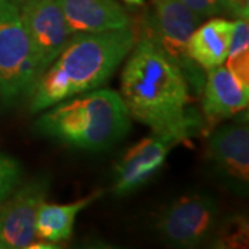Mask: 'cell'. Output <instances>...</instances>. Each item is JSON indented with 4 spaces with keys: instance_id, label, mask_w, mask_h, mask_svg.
<instances>
[{
    "instance_id": "cell-1",
    "label": "cell",
    "mask_w": 249,
    "mask_h": 249,
    "mask_svg": "<svg viewBox=\"0 0 249 249\" xmlns=\"http://www.w3.org/2000/svg\"><path fill=\"white\" fill-rule=\"evenodd\" d=\"M121 89L129 115L172 145L199 130L201 116L191 107L184 73L150 37L137 35Z\"/></svg>"
},
{
    "instance_id": "cell-2",
    "label": "cell",
    "mask_w": 249,
    "mask_h": 249,
    "mask_svg": "<svg viewBox=\"0 0 249 249\" xmlns=\"http://www.w3.org/2000/svg\"><path fill=\"white\" fill-rule=\"evenodd\" d=\"M137 39L136 29L78 34L40 73L31 90L29 111L36 114L76 94L97 89L130 53Z\"/></svg>"
},
{
    "instance_id": "cell-3",
    "label": "cell",
    "mask_w": 249,
    "mask_h": 249,
    "mask_svg": "<svg viewBox=\"0 0 249 249\" xmlns=\"http://www.w3.org/2000/svg\"><path fill=\"white\" fill-rule=\"evenodd\" d=\"M129 129L130 115L122 96L108 89L61 101L35 124L37 133L88 151L107 150L124 137Z\"/></svg>"
},
{
    "instance_id": "cell-4",
    "label": "cell",
    "mask_w": 249,
    "mask_h": 249,
    "mask_svg": "<svg viewBox=\"0 0 249 249\" xmlns=\"http://www.w3.org/2000/svg\"><path fill=\"white\" fill-rule=\"evenodd\" d=\"M42 70L17 3L0 0V100L13 107L29 97Z\"/></svg>"
},
{
    "instance_id": "cell-5",
    "label": "cell",
    "mask_w": 249,
    "mask_h": 249,
    "mask_svg": "<svg viewBox=\"0 0 249 249\" xmlns=\"http://www.w3.org/2000/svg\"><path fill=\"white\" fill-rule=\"evenodd\" d=\"M202 22V17L180 0H152V9L142 13L136 22V34L150 37L183 71L190 89L201 94L204 73L187 54L191 34Z\"/></svg>"
},
{
    "instance_id": "cell-6",
    "label": "cell",
    "mask_w": 249,
    "mask_h": 249,
    "mask_svg": "<svg viewBox=\"0 0 249 249\" xmlns=\"http://www.w3.org/2000/svg\"><path fill=\"white\" fill-rule=\"evenodd\" d=\"M219 206L206 194L180 196L160 211L157 231L169 245L193 248L204 244L217 227Z\"/></svg>"
},
{
    "instance_id": "cell-7",
    "label": "cell",
    "mask_w": 249,
    "mask_h": 249,
    "mask_svg": "<svg viewBox=\"0 0 249 249\" xmlns=\"http://www.w3.org/2000/svg\"><path fill=\"white\" fill-rule=\"evenodd\" d=\"M50 180L45 175L35 176L18 188L0 209L1 249L28 248L36 240V216L45 202Z\"/></svg>"
},
{
    "instance_id": "cell-8",
    "label": "cell",
    "mask_w": 249,
    "mask_h": 249,
    "mask_svg": "<svg viewBox=\"0 0 249 249\" xmlns=\"http://www.w3.org/2000/svg\"><path fill=\"white\" fill-rule=\"evenodd\" d=\"M206 158L216 175L232 190L244 193L249 181L248 116L219 126L206 142Z\"/></svg>"
},
{
    "instance_id": "cell-9",
    "label": "cell",
    "mask_w": 249,
    "mask_h": 249,
    "mask_svg": "<svg viewBox=\"0 0 249 249\" xmlns=\"http://www.w3.org/2000/svg\"><path fill=\"white\" fill-rule=\"evenodd\" d=\"M21 18L42 72L61 53L72 37V29L55 0H27Z\"/></svg>"
},
{
    "instance_id": "cell-10",
    "label": "cell",
    "mask_w": 249,
    "mask_h": 249,
    "mask_svg": "<svg viewBox=\"0 0 249 249\" xmlns=\"http://www.w3.org/2000/svg\"><path fill=\"white\" fill-rule=\"evenodd\" d=\"M170 147L169 142L155 134L134 144L116 165L112 191L127 196L147 184L165 166Z\"/></svg>"
},
{
    "instance_id": "cell-11",
    "label": "cell",
    "mask_w": 249,
    "mask_h": 249,
    "mask_svg": "<svg viewBox=\"0 0 249 249\" xmlns=\"http://www.w3.org/2000/svg\"><path fill=\"white\" fill-rule=\"evenodd\" d=\"M201 94L202 112L211 129L248 107L249 89L242 88L231 72L222 65L209 70Z\"/></svg>"
},
{
    "instance_id": "cell-12",
    "label": "cell",
    "mask_w": 249,
    "mask_h": 249,
    "mask_svg": "<svg viewBox=\"0 0 249 249\" xmlns=\"http://www.w3.org/2000/svg\"><path fill=\"white\" fill-rule=\"evenodd\" d=\"M73 34H96L130 25V17L116 0H55Z\"/></svg>"
},
{
    "instance_id": "cell-13",
    "label": "cell",
    "mask_w": 249,
    "mask_h": 249,
    "mask_svg": "<svg viewBox=\"0 0 249 249\" xmlns=\"http://www.w3.org/2000/svg\"><path fill=\"white\" fill-rule=\"evenodd\" d=\"M234 22L224 18H212L199 24L187 43L188 57L206 71L224 64L229 53Z\"/></svg>"
},
{
    "instance_id": "cell-14",
    "label": "cell",
    "mask_w": 249,
    "mask_h": 249,
    "mask_svg": "<svg viewBox=\"0 0 249 249\" xmlns=\"http://www.w3.org/2000/svg\"><path fill=\"white\" fill-rule=\"evenodd\" d=\"M98 196L100 193H94L93 196L67 205L42 202L36 216V237L52 244L68 241L73 231L76 214Z\"/></svg>"
},
{
    "instance_id": "cell-15",
    "label": "cell",
    "mask_w": 249,
    "mask_h": 249,
    "mask_svg": "<svg viewBox=\"0 0 249 249\" xmlns=\"http://www.w3.org/2000/svg\"><path fill=\"white\" fill-rule=\"evenodd\" d=\"M226 61L232 76L242 88L249 89V24L245 18H238L234 22Z\"/></svg>"
},
{
    "instance_id": "cell-16",
    "label": "cell",
    "mask_w": 249,
    "mask_h": 249,
    "mask_svg": "<svg viewBox=\"0 0 249 249\" xmlns=\"http://www.w3.org/2000/svg\"><path fill=\"white\" fill-rule=\"evenodd\" d=\"M202 18L230 14L248 19V0H180Z\"/></svg>"
},
{
    "instance_id": "cell-17",
    "label": "cell",
    "mask_w": 249,
    "mask_h": 249,
    "mask_svg": "<svg viewBox=\"0 0 249 249\" xmlns=\"http://www.w3.org/2000/svg\"><path fill=\"white\" fill-rule=\"evenodd\" d=\"M22 166L16 158L0 152V204L6 201L22 180Z\"/></svg>"
},
{
    "instance_id": "cell-18",
    "label": "cell",
    "mask_w": 249,
    "mask_h": 249,
    "mask_svg": "<svg viewBox=\"0 0 249 249\" xmlns=\"http://www.w3.org/2000/svg\"><path fill=\"white\" fill-rule=\"evenodd\" d=\"M248 241V223L242 217H231L224 222L216 237V247L242 248Z\"/></svg>"
},
{
    "instance_id": "cell-19",
    "label": "cell",
    "mask_w": 249,
    "mask_h": 249,
    "mask_svg": "<svg viewBox=\"0 0 249 249\" xmlns=\"http://www.w3.org/2000/svg\"><path fill=\"white\" fill-rule=\"evenodd\" d=\"M28 248L31 249H53V248H57V245L55 244H52V242H36V241H34Z\"/></svg>"
},
{
    "instance_id": "cell-20",
    "label": "cell",
    "mask_w": 249,
    "mask_h": 249,
    "mask_svg": "<svg viewBox=\"0 0 249 249\" xmlns=\"http://www.w3.org/2000/svg\"><path fill=\"white\" fill-rule=\"evenodd\" d=\"M122 1L129 4V6H133V7H142L145 3V0H122Z\"/></svg>"
},
{
    "instance_id": "cell-21",
    "label": "cell",
    "mask_w": 249,
    "mask_h": 249,
    "mask_svg": "<svg viewBox=\"0 0 249 249\" xmlns=\"http://www.w3.org/2000/svg\"><path fill=\"white\" fill-rule=\"evenodd\" d=\"M13 1H14V3H17L18 6H19V4H22V3H25L27 0H13Z\"/></svg>"
},
{
    "instance_id": "cell-22",
    "label": "cell",
    "mask_w": 249,
    "mask_h": 249,
    "mask_svg": "<svg viewBox=\"0 0 249 249\" xmlns=\"http://www.w3.org/2000/svg\"><path fill=\"white\" fill-rule=\"evenodd\" d=\"M0 209H1V204H0ZM0 248H1V245H0Z\"/></svg>"
}]
</instances>
